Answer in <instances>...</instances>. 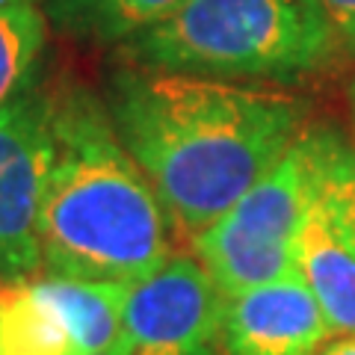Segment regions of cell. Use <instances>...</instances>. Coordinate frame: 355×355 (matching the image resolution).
I'll return each instance as SVG.
<instances>
[{"instance_id":"13","label":"cell","mask_w":355,"mask_h":355,"mask_svg":"<svg viewBox=\"0 0 355 355\" xmlns=\"http://www.w3.org/2000/svg\"><path fill=\"white\" fill-rule=\"evenodd\" d=\"M44 36L48 21L36 3L0 9V110L33 80Z\"/></svg>"},{"instance_id":"5","label":"cell","mask_w":355,"mask_h":355,"mask_svg":"<svg viewBox=\"0 0 355 355\" xmlns=\"http://www.w3.org/2000/svg\"><path fill=\"white\" fill-rule=\"evenodd\" d=\"M53 163V92L30 80L0 110V282L42 270L39 222Z\"/></svg>"},{"instance_id":"10","label":"cell","mask_w":355,"mask_h":355,"mask_svg":"<svg viewBox=\"0 0 355 355\" xmlns=\"http://www.w3.org/2000/svg\"><path fill=\"white\" fill-rule=\"evenodd\" d=\"M30 284L62 314L83 355L107 352L121 343L125 284L89 282L57 272H36L30 275Z\"/></svg>"},{"instance_id":"11","label":"cell","mask_w":355,"mask_h":355,"mask_svg":"<svg viewBox=\"0 0 355 355\" xmlns=\"http://www.w3.org/2000/svg\"><path fill=\"white\" fill-rule=\"evenodd\" d=\"M0 355H83L62 314L36 287L0 282Z\"/></svg>"},{"instance_id":"6","label":"cell","mask_w":355,"mask_h":355,"mask_svg":"<svg viewBox=\"0 0 355 355\" xmlns=\"http://www.w3.org/2000/svg\"><path fill=\"white\" fill-rule=\"evenodd\" d=\"M219 326L222 296L193 252H175L125 284V355H219Z\"/></svg>"},{"instance_id":"9","label":"cell","mask_w":355,"mask_h":355,"mask_svg":"<svg viewBox=\"0 0 355 355\" xmlns=\"http://www.w3.org/2000/svg\"><path fill=\"white\" fill-rule=\"evenodd\" d=\"M299 146L305 157L308 210L355 252V151L335 128H305Z\"/></svg>"},{"instance_id":"7","label":"cell","mask_w":355,"mask_h":355,"mask_svg":"<svg viewBox=\"0 0 355 355\" xmlns=\"http://www.w3.org/2000/svg\"><path fill=\"white\" fill-rule=\"evenodd\" d=\"M329 335L299 270L222 299L219 355H314Z\"/></svg>"},{"instance_id":"1","label":"cell","mask_w":355,"mask_h":355,"mask_svg":"<svg viewBox=\"0 0 355 355\" xmlns=\"http://www.w3.org/2000/svg\"><path fill=\"white\" fill-rule=\"evenodd\" d=\"M104 104L187 240L252 190L305 130V104L279 89L130 62L113 71Z\"/></svg>"},{"instance_id":"12","label":"cell","mask_w":355,"mask_h":355,"mask_svg":"<svg viewBox=\"0 0 355 355\" xmlns=\"http://www.w3.org/2000/svg\"><path fill=\"white\" fill-rule=\"evenodd\" d=\"M178 3L181 0H51V12L80 36L128 44L163 21Z\"/></svg>"},{"instance_id":"8","label":"cell","mask_w":355,"mask_h":355,"mask_svg":"<svg viewBox=\"0 0 355 355\" xmlns=\"http://www.w3.org/2000/svg\"><path fill=\"white\" fill-rule=\"evenodd\" d=\"M293 261L331 335H355V252L343 246L308 207L296 231Z\"/></svg>"},{"instance_id":"4","label":"cell","mask_w":355,"mask_h":355,"mask_svg":"<svg viewBox=\"0 0 355 355\" xmlns=\"http://www.w3.org/2000/svg\"><path fill=\"white\" fill-rule=\"evenodd\" d=\"M305 207V157L296 139L252 190L190 240L222 299L296 270L293 243Z\"/></svg>"},{"instance_id":"14","label":"cell","mask_w":355,"mask_h":355,"mask_svg":"<svg viewBox=\"0 0 355 355\" xmlns=\"http://www.w3.org/2000/svg\"><path fill=\"white\" fill-rule=\"evenodd\" d=\"M320 3H323L340 44L355 48V0H320Z\"/></svg>"},{"instance_id":"16","label":"cell","mask_w":355,"mask_h":355,"mask_svg":"<svg viewBox=\"0 0 355 355\" xmlns=\"http://www.w3.org/2000/svg\"><path fill=\"white\" fill-rule=\"evenodd\" d=\"M18 3H36V0H0V9H6V6H18Z\"/></svg>"},{"instance_id":"3","label":"cell","mask_w":355,"mask_h":355,"mask_svg":"<svg viewBox=\"0 0 355 355\" xmlns=\"http://www.w3.org/2000/svg\"><path fill=\"white\" fill-rule=\"evenodd\" d=\"M338 44L320 0H181L121 51L139 69L291 83L326 69Z\"/></svg>"},{"instance_id":"15","label":"cell","mask_w":355,"mask_h":355,"mask_svg":"<svg viewBox=\"0 0 355 355\" xmlns=\"http://www.w3.org/2000/svg\"><path fill=\"white\" fill-rule=\"evenodd\" d=\"M317 355H355V335H340V340L329 343Z\"/></svg>"},{"instance_id":"2","label":"cell","mask_w":355,"mask_h":355,"mask_svg":"<svg viewBox=\"0 0 355 355\" xmlns=\"http://www.w3.org/2000/svg\"><path fill=\"white\" fill-rule=\"evenodd\" d=\"M172 219L121 146L104 98L83 86L53 92L39 272L130 284L172 258Z\"/></svg>"},{"instance_id":"17","label":"cell","mask_w":355,"mask_h":355,"mask_svg":"<svg viewBox=\"0 0 355 355\" xmlns=\"http://www.w3.org/2000/svg\"><path fill=\"white\" fill-rule=\"evenodd\" d=\"M98 355H125V352H121V343H119V347H113V349H107V352H98Z\"/></svg>"}]
</instances>
